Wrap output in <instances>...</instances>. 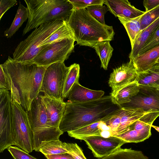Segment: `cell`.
<instances>
[{
	"label": "cell",
	"instance_id": "8fae6325",
	"mask_svg": "<svg viewBox=\"0 0 159 159\" xmlns=\"http://www.w3.org/2000/svg\"><path fill=\"white\" fill-rule=\"evenodd\" d=\"M137 94L122 107L138 110L144 113L159 112V91L157 88L139 85Z\"/></svg>",
	"mask_w": 159,
	"mask_h": 159
},
{
	"label": "cell",
	"instance_id": "2e32d148",
	"mask_svg": "<svg viewBox=\"0 0 159 159\" xmlns=\"http://www.w3.org/2000/svg\"><path fill=\"white\" fill-rule=\"evenodd\" d=\"M104 94L103 91L90 89L82 86L79 82H76L71 88L67 98L70 102L82 103L98 99Z\"/></svg>",
	"mask_w": 159,
	"mask_h": 159
},
{
	"label": "cell",
	"instance_id": "8d00e7d4",
	"mask_svg": "<svg viewBox=\"0 0 159 159\" xmlns=\"http://www.w3.org/2000/svg\"><path fill=\"white\" fill-rule=\"evenodd\" d=\"M7 149L14 159H37L17 147L11 146Z\"/></svg>",
	"mask_w": 159,
	"mask_h": 159
},
{
	"label": "cell",
	"instance_id": "f546056e",
	"mask_svg": "<svg viewBox=\"0 0 159 159\" xmlns=\"http://www.w3.org/2000/svg\"><path fill=\"white\" fill-rule=\"evenodd\" d=\"M39 152L44 155L68 153L66 148V143L62 142L59 139L47 142L40 148Z\"/></svg>",
	"mask_w": 159,
	"mask_h": 159
},
{
	"label": "cell",
	"instance_id": "277c9868",
	"mask_svg": "<svg viewBox=\"0 0 159 159\" xmlns=\"http://www.w3.org/2000/svg\"><path fill=\"white\" fill-rule=\"evenodd\" d=\"M29 12L27 23L23 31L24 36L41 25L57 20L66 21L73 7L69 0H25Z\"/></svg>",
	"mask_w": 159,
	"mask_h": 159
},
{
	"label": "cell",
	"instance_id": "ab89813d",
	"mask_svg": "<svg viewBox=\"0 0 159 159\" xmlns=\"http://www.w3.org/2000/svg\"><path fill=\"white\" fill-rule=\"evenodd\" d=\"M0 90H10V86L3 70L0 66Z\"/></svg>",
	"mask_w": 159,
	"mask_h": 159
},
{
	"label": "cell",
	"instance_id": "7bdbcfd3",
	"mask_svg": "<svg viewBox=\"0 0 159 159\" xmlns=\"http://www.w3.org/2000/svg\"><path fill=\"white\" fill-rule=\"evenodd\" d=\"M152 127L154 128L157 131L159 132V127L155 125H152Z\"/></svg>",
	"mask_w": 159,
	"mask_h": 159
},
{
	"label": "cell",
	"instance_id": "484cf974",
	"mask_svg": "<svg viewBox=\"0 0 159 159\" xmlns=\"http://www.w3.org/2000/svg\"><path fill=\"white\" fill-rule=\"evenodd\" d=\"M142 15L132 19L118 18L124 26L129 37L131 48L133 47L137 35L141 31V20Z\"/></svg>",
	"mask_w": 159,
	"mask_h": 159
},
{
	"label": "cell",
	"instance_id": "d4e9b609",
	"mask_svg": "<svg viewBox=\"0 0 159 159\" xmlns=\"http://www.w3.org/2000/svg\"><path fill=\"white\" fill-rule=\"evenodd\" d=\"M99 159H149L140 151L129 148L117 149L110 154Z\"/></svg>",
	"mask_w": 159,
	"mask_h": 159
},
{
	"label": "cell",
	"instance_id": "d6a6232c",
	"mask_svg": "<svg viewBox=\"0 0 159 159\" xmlns=\"http://www.w3.org/2000/svg\"><path fill=\"white\" fill-rule=\"evenodd\" d=\"M86 9L91 15L99 22L106 24L104 15L108 9L105 6L94 5L89 6Z\"/></svg>",
	"mask_w": 159,
	"mask_h": 159
},
{
	"label": "cell",
	"instance_id": "5bb4252c",
	"mask_svg": "<svg viewBox=\"0 0 159 159\" xmlns=\"http://www.w3.org/2000/svg\"><path fill=\"white\" fill-rule=\"evenodd\" d=\"M104 4L107 5L108 10L118 18L132 19L145 12L137 9L126 0H104Z\"/></svg>",
	"mask_w": 159,
	"mask_h": 159
},
{
	"label": "cell",
	"instance_id": "d6986e66",
	"mask_svg": "<svg viewBox=\"0 0 159 159\" xmlns=\"http://www.w3.org/2000/svg\"><path fill=\"white\" fill-rule=\"evenodd\" d=\"M159 26V18L148 26L142 30L136 37L129 54L130 61L137 56L141 49Z\"/></svg>",
	"mask_w": 159,
	"mask_h": 159
},
{
	"label": "cell",
	"instance_id": "74e56055",
	"mask_svg": "<svg viewBox=\"0 0 159 159\" xmlns=\"http://www.w3.org/2000/svg\"><path fill=\"white\" fill-rule=\"evenodd\" d=\"M158 44H159V26L153 35L141 49L138 55L144 52Z\"/></svg>",
	"mask_w": 159,
	"mask_h": 159
},
{
	"label": "cell",
	"instance_id": "7402d4cb",
	"mask_svg": "<svg viewBox=\"0 0 159 159\" xmlns=\"http://www.w3.org/2000/svg\"><path fill=\"white\" fill-rule=\"evenodd\" d=\"M29 17L27 7H25L20 2L14 19L10 27L5 31L4 36L7 38H11L18 30L23 23Z\"/></svg>",
	"mask_w": 159,
	"mask_h": 159
},
{
	"label": "cell",
	"instance_id": "83f0119b",
	"mask_svg": "<svg viewBox=\"0 0 159 159\" xmlns=\"http://www.w3.org/2000/svg\"><path fill=\"white\" fill-rule=\"evenodd\" d=\"M159 116V111L147 113L132 123L126 130L130 129L141 130L151 129L153 123Z\"/></svg>",
	"mask_w": 159,
	"mask_h": 159
},
{
	"label": "cell",
	"instance_id": "f35d334b",
	"mask_svg": "<svg viewBox=\"0 0 159 159\" xmlns=\"http://www.w3.org/2000/svg\"><path fill=\"white\" fill-rule=\"evenodd\" d=\"M17 2L16 0H1L0 1V20L5 13Z\"/></svg>",
	"mask_w": 159,
	"mask_h": 159
},
{
	"label": "cell",
	"instance_id": "ffe728a7",
	"mask_svg": "<svg viewBox=\"0 0 159 159\" xmlns=\"http://www.w3.org/2000/svg\"><path fill=\"white\" fill-rule=\"evenodd\" d=\"M136 81L139 85L159 87V64L156 63L148 70L138 73Z\"/></svg>",
	"mask_w": 159,
	"mask_h": 159
},
{
	"label": "cell",
	"instance_id": "30bf717a",
	"mask_svg": "<svg viewBox=\"0 0 159 159\" xmlns=\"http://www.w3.org/2000/svg\"><path fill=\"white\" fill-rule=\"evenodd\" d=\"M0 152L15 145L12 118V105L10 91L0 90Z\"/></svg>",
	"mask_w": 159,
	"mask_h": 159
},
{
	"label": "cell",
	"instance_id": "e575fe53",
	"mask_svg": "<svg viewBox=\"0 0 159 159\" xmlns=\"http://www.w3.org/2000/svg\"><path fill=\"white\" fill-rule=\"evenodd\" d=\"M73 7V9L86 8L94 5L103 6L104 0H69Z\"/></svg>",
	"mask_w": 159,
	"mask_h": 159
},
{
	"label": "cell",
	"instance_id": "52a82bcc",
	"mask_svg": "<svg viewBox=\"0 0 159 159\" xmlns=\"http://www.w3.org/2000/svg\"><path fill=\"white\" fill-rule=\"evenodd\" d=\"M13 138L15 145L29 153L34 150L33 132L26 112L11 97Z\"/></svg>",
	"mask_w": 159,
	"mask_h": 159
},
{
	"label": "cell",
	"instance_id": "cb8c5ba5",
	"mask_svg": "<svg viewBox=\"0 0 159 159\" xmlns=\"http://www.w3.org/2000/svg\"><path fill=\"white\" fill-rule=\"evenodd\" d=\"M151 134V129L141 130L130 129L114 136L121 139L126 143H138L148 139Z\"/></svg>",
	"mask_w": 159,
	"mask_h": 159
},
{
	"label": "cell",
	"instance_id": "ee69618b",
	"mask_svg": "<svg viewBox=\"0 0 159 159\" xmlns=\"http://www.w3.org/2000/svg\"><path fill=\"white\" fill-rule=\"evenodd\" d=\"M157 63H158L159 64V58L158 59V60L157 61Z\"/></svg>",
	"mask_w": 159,
	"mask_h": 159
},
{
	"label": "cell",
	"instance_id": "44dd1931",
	"mask_svg": "<svg viewBox=\"0 0 159 159\" xmlns=\"http://www.w3.org/2000/svg\"><path fill=\"white\" fill-rule=\"evenodd\" d=\"M139 89V86L135 81L124 86L114 94L111 95L116 103L121 106L129 102L131 98L138 93Z\"/></svg>",
	"mask_w": 159,
	"mask_h": 159
},
{
	"label": "cell",
	"instance_id": "4fadbf2b",
	"mask_svg": "<svg viewBox=\"0 0 159 159\" xmlns=\"http://www.w3.org/2000/svg\"><path fill=\"white\" fill-rule=\"evenodd\" d=\"M138 73L132 61L113 69L110 75L108 84L111 89L110 95L124 86L136 81Z\"/></svg>",
	"mask_w": 159,
	"mask_h": 159
},
{
	"label": "cell",
	"instance_id": "d590c367",
	"mask_svg": "<svg viewBox=\"0 0 159 159\" xmlns=\"http://www.w3.org/2000/svg\"><path fill=\"white\" fill-rule=\"evenodd\" d=\"M66 148L68 153L74 159H87L83 150L76 143H66Z\"/></svg>",
	"mask_w": 159,
	"mask_h": 159
},
{
	"label": "cell",
	"instance_id": "4dcf8cb0",
	"mask_svg": "<svg viewBox=\"0 0 159 159\" xmlns=\"http://www.w3.org/2000/svg\"><path fill=\"white\" fill-rule=\"evenodd\" d=\"M70 37H74L73 34L66 22L47 39L43 43L42 46Z\"/></svg>",
	"mask_w": 159,
	"mask_h": 159
},
{
	"label": "cell",
	"instance_id": "f6af8a7d",
	"mask_svg": "<svg viewBox=\"0 0 159 159\" xmlns=\"http://www.w3.org/2000/svg\"><path fill=\"white\" fill-rule=\"evenodd\" d=\"M157 89H158V90L159 91V88H157Z\"/></svg>",
	"mask_w": 159,
	"mask_h": 159
},
{
	"label": "cell",
	"instance_id": "8992f818",
	"mask_svg": "<svg viewBox=\"0 0 159 159\" xmlns=\"http://www.w3.org/2000/svg\"><path fill=\"white\" fill-rule=\"evenodd\" d=\"M66 21L57 20L46 23L36 28L25 40L20 42L13 53L17 61L31 62L43 47V43Z\"/></svg>",
	"mask_w": 159,
	"mask_h": 159
},
{
	"label": "cell",
	"instance_id": "4316f807",
	"mask_svg": "<svg viewBox=\"0 0 159 159\" xmlns=\"http://www.w3.org/2000/svg\"><path fill=\"white\" fill-rule=\"evenodd\" d=\"M110 42L107 41L101 42L93 47L100 58L101 67L106 70H107L113 51V48L111 45Z\"/></svg>",
	"mask_w": 159,
	"mask_h": 159
},
{
	"label": "cell",
	"instance_id": "9a60e30c",
	"mask_svg": "<svg viewBox=\"0 0 159 159\" xmlns=\"http://www.w3.org/2000/svg\"><path fill=\"white\" fill-rule=\"evenodd\" d=\"M41 96L48 116L49 125L59 128L66 105L64 98L55 99L44 95Z\"/></svg>",
	"mask_w": 159,
	"mask_h": 159
},
{
	"label": "cell",
	"instance_id": "e0dca14e",
	"mask_svg": "<svg viewBox=\"0 0 159 159\" xmlns=\"http://www.w3.org/2000/svg\"><path fill=\"white\" fill-rule=\"evenodd\" d=\"M111 130V128L103 121H101L67 133L71 137L82 140L84 138L91 136L107 137L109 135Z\"/></svg>",
	"mask_w": 159,
	"mask_h": 159
},
{
	"label": "cell",
	"instance_id": "9c48e42d",
	"mask_svg": "<svg viewBox=\"0 0 159 159\" xmlns=\"http://www.w3.org/2000/svg\"><path fill=\"white\" fill-rule=\"evenodd\" d=\"M70 68V66H66L64 61L56 62L48 66L43 75L41 92L52 98H63L64 84Z\"/></svg>",
	"mask_w": 159,
	"mask_h": 159
},
{
	"label": "cell",
	"instance_id": "ba28073f",
	"mask_svg": "<svg viewBox=\"0 0 159 159\" xmlns=\"http://www.w3.org/2000/svg\"><path fill=\"white\" fill-rule=\"evenodd\" d=\"M75 41L74 37L68 38L43 45L32 62L39 66L48 67L56 62L64 61L73 51Z\"/></svg>",
	"mask_w": 159,
	"mask_h": 159
},
{
	"label": "cell",
	"instance_id": "603a6c76",
	"mask_svg": "<svg viewBox=\"0 0 159 159\" xmlns=\"http://www.w3.org/2000/svg\"><path fill=\"white\" fill-rule=\"evenodd\" d=\"M123 107L124 108V112L120 124L112 136H114L124 132L132 123L147 113H144L138 110Z\"/></svg>",
	"mask_w": 159,
	"mask_h": 159
},
{
	"label": "cell",
	"instance_id": "7a4b0ae2",
	"mask_svg": "<svg viewBox=\"0 0 159 159\" xmlns=\"http://www.w3.org/2000/svg\"><path fill=\"white\" fill-rule=\"evenodd\" d=\"M66 103L59 126L63 133L103 121L122 107L115 103L111 95L87 102L76 103L68 101Z\"/></svg>",
	"mask_w": 159,
	"mask_h": 159
},
{
	"label": "cell",
	"instance_id": "ac0fdd59",
	"mask_svg": "<svg viewBox=\"0 0 159 159\" xmlns=\"http://www.w3.org/2000/svg\"><path fill=\"white\" fill-rule=\"evenodd\" d=\"M159 58V44L140 54L131 61L138 73L144 71L157 63Z\"/></svg>",
	"mask_w": 159,
	"mask_h": 159
},
{
	"label": "cell",
	"instance_id": "b9f144b4",
	"mask_svg": "<svg viewBox=\"0 0 159 159\" xmlns=\"http://www.w3.org/2000/svg\"><path fill=\"white\" fill-rule=\"evenodd\" d=\"M44 155L47 159H74L70 154L68 153Z\"/></svg>",
	"mask_w": 159,
	"mask_h": 159
},
{
	"label": "cell",
	"instance_id": "836d02e7",
	"mask_svg": "<svg viewBox=\"0 0 159 159\" xmlns=\"http://www.w3.org/2000/svg\"><path fill=\"white\" fill-rule=\"evenodd\" d=\"M159 18V5L142 15L141 20V30L146 28Z\"/></svg>",
	"mask_w": 159,
	"mask_h": 159
},
{
	"label": "cell",
	"instance_id": "5b68a950",
	"mask_svg": "<svg viewBox=\"0 0 159 159\" xmlns=\"http://www.w3.org/2000/svg\"><path fill=\"white\" fill-rule=\"evenodd\" d=\"M33 132L34 150L39 152L40 148L47 142L59 140L63 133L59 128L50 126L48 117L39 94L33 100L29 111H26Z\"/></svg>",
	"mask_w": 159,
	"mask_h": 159
},
{
	"label": "cell",
	"instance_id": "3957f363",
	"mask_svg": "<svg viewBox=\"0 0 159 159\" xmlns=\"http://www.w3.org/2000/svg\"><path fill=\"white\" fill-rule=\"evenodd\" d=\"M66 22L80 46L93 48L101 42L111 41L115 34L112 26L99 22L86 8L73 9Z\"/></svg>",
	"mask_w": 159,
	"mask_h": 159
},
{
	"label": "cell",
	"instance_id": "1f68e13d",
	"mask_svg": "<svg viewBox=\"0 0 159 159\" xmlns=\"http://www.w3.org/2000/svg\"><path fill=\"white\" fill-rule=\"evenodd\" d=\"M124 112V108L122 107L111 115L105 118L103 121L111 128V136L119 126Z\"/></svg>",
	"mask_w": 159,
	"mask_h": 159
},
{
	"label": "cell",
	"instance_id": "7c38bea8",
	"mask_svg": "<svg viewBox=\"0 0 159 159\" xmlns=\"http://www.w3.org/2000/svg\"><path fill=\"white\" fill-rule=\"evenodd\" d=\"M95 157L102 158L112 153L126 143L115 136L105 138L91 136L83 138Z\"/></svg>",
	"mask_w": 159,
	"mask_h": 159
},
{
	"label": "cell",
	"instance_id": "60d3db41",
	"mask_svg": "<svg viewBox=\"0 0 159 159\" xmlns=\"http://www.w3.org/2000/svg\"><path fill=\"white\" fill-rule=\"evenodd\" d=\"M145 12H148L159 5V0H145L143 2Z\"/></svg>",
	"mask_w": 159,
	"mask_h": 159
},
{
	"label": "cell",
	"instance_id": "6da1fadb",
	"mask_svg": "<svg viewBox=\"0 0 159 159\" xmlns=\"http://www.w3.org/2000/svg\"><path fill=\"white\" fill-rule=\"evenodd\" d=\"M10 86L11 97L25 111L29 110L33 100L39 94L43 75L48 67L31 62L15 61L9 56L0 65Z\"/></svg>",
	"mask_w": 159,
	"mask_h": 159
},
{
	"label": "cell",
	"instance_id": "f1b7e54d",
	"mask_svg": "<svg viewBox=\"0 0 159 159\" xmlns=\"http://www.w3.org/2000/svg\"><path fill=\"white\" fill-rule=\"evenodd\" d=\"M70 68L64 84L63 98L67 97L68 93L73 84L79 82L80 66L79 64L74 63L70 66Z\"/></svg>",
	"mask_w": 159,
	"mask_h": 159
}]
</instances>
